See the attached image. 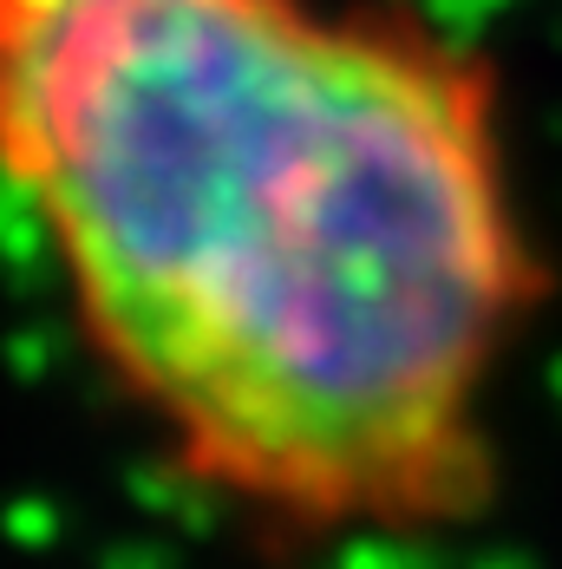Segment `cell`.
<instances>
[{"mask_svg":"<svg viewBox=\"0 0 562 569\" xmlns=\"http://www.w3.org/2000/svg\"><path fill=\"white\" fill-rule=\"evenodd\" d=\"M0 190L170 471L281 557L498 505L550 301L504 66L412 0H0Z\"/></svg>","mask_w":562,"mask_h":569,"instance_id":"6da1fadb","label":"cell"}]
</instances>
